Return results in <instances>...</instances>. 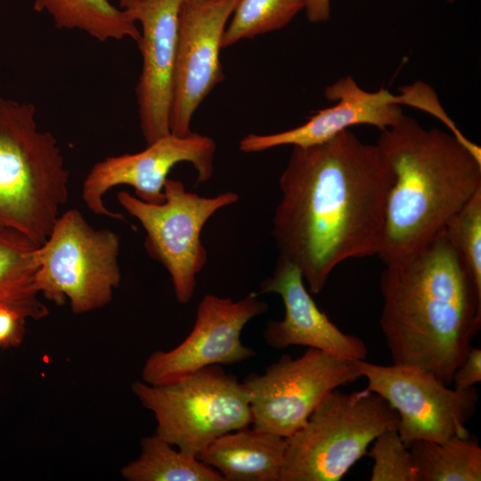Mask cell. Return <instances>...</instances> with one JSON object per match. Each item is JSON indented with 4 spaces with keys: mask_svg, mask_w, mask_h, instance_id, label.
<instances>
[{
    "mask_svg": "<svg viewBox=\"0 0 481 481\" xmlns=\"http://www.w3.org/2000/svg\"><path fill=\"white\" fill-rule=\"evenodd\" d=\"M33 10L46 12L57 29H77L100 42H137L141 36L130 12L109 0H35Z\"/></svg>",
    "mask_w": 481,
    "mask_h": 481,
    "instance_id": "d6986e66",
    "label": "cell"
},
{
    "mask_svg": "<svg viewBox=\"0 0 481 481\" xmlns=\"http://www.w3.org/2000/svg\"><path fill=\"white\" fill-rule=\"evenodd\" d=\"M27 319L6 306H0V347H18L23 341Z\"/></svg>",
    "mask_w": 481,
    "mask_h": 481,
    "instance_id": "d4e9b609",
    "label": "cell"
},
{
    "mask_svg": "<svg viewBox=\"0 0 481 481\" xmlns=\"http://www.w3.org/2000/svg\"><path fill=\"white\" fill-rule=\"evenodd\" d=\"M355 361L308 348L292 358L283 355L263 374L242 380L249 399L252 428L284 438L298 430L330 391L361 378Z\"/></svg>",
    "mask_w": 481,
    "mask_h": 481,
    "instance_id": "9c48e42d",
    "label": "cell"
},
{
    "mask_svg": "<svg viewBox=\"0 0 481 481\" xmlns=\"http://www.w3.org/2000/svg\"><path fill=\"white\" fill-rule=\"evenodd\" d=\"M400 92L398 95L384 88L369 92L351 76L344 77L325 89V96L335 102L333 105L316 111L294 128L268 135L249 134L240 141L239 148L253 153L282 145L306 147L325 143L357 125H370L383 131L404 116L400 104L409 105L410 99L404 88Z\"/></svg>",
    "mask_w": 481,
    "mask_h": 481,
    "instance_id": "9a60e30c",
    "label": "cell"
},
{
    "mask_svg": "<svg viewBox=\"0 0 481 481\" xmlns=\"http://www.w3.org/2000/svg\"><path fill=\"white\" fill-rule=\"evenodd\" d=\"M183 0H139L125 9L141 24L142 70L135 87L140 128L151 144L170 133L179 13Z\"/></svg>",
    "mask_w": 481,
    "mask_h": 481,
    "instance_id": "5bb4252c",
    "label": "cell"
},
{
    "mask_svg": "<svg viewBox=\"0 0 481 481\" xmlns=\"http://www.w3.org/2000/svg\"><path fill=\"white\" fill-rule=\"evenodd\" d=\"M367 388L384 398L398 415L397 432L408 447L419 440L442 443L469 436L478 394L473 387L460 390L416 366L381 365L355 360Z\"/></svg>",
    "mask_w": 481,
    "mask_h": 481,
    "instance_id": "30bf717a",
    "label": "cell"
},
{
    "mask_svg": "<svg viewBox=\"0 0 481 481\" xmlns=\"http://www.w3.org/2000/svg\"><path fill=\"white\" fill-rule=\"evenodd\" d=\"M448 3H453L455 0H446Z\"/></svg>",
    "mask_w": 481,
    "mask_h": 481,
    "instance_id": "f1b7e54d",
    "label": "cell"
},
{
    "mask_svg": "<svg viewBox=\"0 0 481 481\" xmlns=\"http://www.w3.org/2000/svg\"><path fill=\"white\" fill-rule=\"evenodd\" d=\"M257 296L252 292L233 300L205 295L192 331L175 348L154 351L144 363L142 380L161 385L208 366L240 363L254 356L256 352L242 344L240 336L250 320L268 311V305Z\"/></svg>",
    "mask_w": 481,
    "mask_h": 481,
    "instance_id": "7c38bea8",
    "label": "cell"
},
{
    "mask_svg": "<svg viewBox=\"0 0 481 481\" xmlns=\"http://www.w3.org/2000/svg\"><path fill=\"white\" fill-rule=\"evenodd\" d=\"M237 0H183L178 25L170 133L190 134L192 117L224 79L220 51Z\"/></svg>",
    "mask_w": 481,
    "mask_h": 481,
    "instance_id": "4fadbf2b",
    "label": "cell"
},
{
    "mask_svg": "<svg viewBox=\"0 0 481 481\" xmlns=\"http://www.w3.org/2000/svg\"><path fill=\"white\" fill-rule=\"evenodd\" d=\"M119 236L91 226L75 208L57 218L37 247L36 288L57 306L80 314L108 305L121 281Z\"/></svg>",
    "mask_w": 481,
    "mask_h": 481,
    "instance_id": "52a82bcc",
    "label": "cell"
},
{
    "mask_svg": "<svg viewBox=\"0 0 481 481\" xmlns=\"http://www.w3.org/2000/svg\"><path fill=\"white\" fill-rule=\"evenodd\" d=\"M139 0H120L119 1V7L122 8V9H126V8L132 6L133 4H135Z\"/></svg>",
    "mask_w": 481,
    "mask_h": 481,
    "instance_id": "83f0119b",
    "label": "cell"
},
{
    "mask_svg": "<svg viewBox=\"0 0 481 481\" xmlns=\"http://www.w3.org/2000/svg\"><path fill=\"white\" fill-rule=\"evenodd\" d=\"M216 149L214 140L207 135L193 132L186 135L169 133L139 152L110 156L96 162L83 182L82 200L96 215L124 219L123 215L110 210L103 202L110 189L128 185L138 199L148 203H162L167 175L175 165L192 164L199 183L212 178Z\"/></svg>",
    "mask_w": 481,
    "mask_h": 481,
    "instance_id": "8fae6325",
    "label": "cell"
},
{
    "mask_svg": "<svg viewBox=\"0 0 481 481\" xmlns=\"http://www.w3.org/2000/svg\"><path fill=\"white\" fill-rule=\"evenodd\" d=\"M257 293L278 294L284 306L283 318L268 322L263 331L269 346H304L351 361L366 358L364 341L343 332L318 307L295 265L279 257L273 273L259 284Z\"/></svg>",
    "mask_w": 481,
    "mask_h": 481,
    "instance_id": "2e32d148",
    "label": "cell"
},
{
    "mask_svg": "<svg viewBox=\"0 0 481 481\" xmlns=\"http://www.w3.org/2000/svg\"><path fill=\"white\" fill-rule=\"evenodd\" d=\"M444 231L481 290V190L446 223Z\"/></svg>",
    "mask_w": 481,
    "mask_h": 481,
    "instance_id": "603a6c76",
    "label": "cell"
},
{
    "mask_svg": "<svg viewBox=\"0 0 481 481\" xmlns=\"http://www.w3.org/2000/svg\"><path fill=\"white\" fill-rule=\"evenodd\" d=\"M33 103L0 96V229L41 245L69 200V173Z\"/></svg>",
    "mask_w": 481,
    "mask_h": 481,
    "instance_id": "277c9868",
    "label": "cell"
},
{
    "mask_svg": "<svg viewBox=\"0 0 481 481\" xmlns=\"http://www.w3.org/2000/svg\"><path fill=\"white\" fill-rule=\"evenodd\" d=\"M162 203L145 202L128 192L118 193L120 206L138 220L145 231L144 248L170 275L176 300H192L197 275L203 270L208 252L200 235L209 218L221 208L236 203V192L202 197L188 192L178 180L167 178Z\"/></svg>",
    "mask_w": 481,
    "mask_h": 481,
    "instance_id": "ba28073f",
    "label": "cell"
},
{
    "mask_svg": "<svg viewBox=\"0 0 481 481\" xmlns=\"http://www.w3.org/2000/svg\"><path fill=\"white\" fill-rule=\"evenodd\" d=\"M376 144L394 174L378 255L388 264L426 246L481 190V159L451 132L405 115Z\"/></svg>",
    "mask_w": 481,
    "mask_h": 481,
    "instance_id": "3957f363",
    "label": "cell"
},
{
    "mask_svg": "<svg viewBox=\"0 0 481 481\" xmlns=\"http://www.w3.org/2000/svg\"><path fill=\"white\" fill-rule=\"evenodd\" d=\"M285 450L286 438L249 426L219 436L198 458L224 481H280Z\"/></svg>",
    "mask_w": 481,
    "mask_h": 481,
    "instance_id": "e0dca14e",
    "label": "cell"
},
{
    "mask_svg": "<svg viewBox=\"0 0 481 481\" xmlns=\"http://www.w3.org/2000/svg\"><path fill=\"white\" fill-rule=\"evenodd\" d=\"M131 389L153 413L155 434L190 455L198 457L219 436L251 425L245 386L221 365L161 385L135 381Z\"/></svg>",
    "mask_w": 481,
    "mask_h": 481,
    "instance_id": "8992f818",
    "label": "cell"
},
{
    "mask_svg": "<svg viewBox=\"0 0 481 481\" xmlns=\"http://www.w3.org/2000/svg\"><path fill=\"white\" fill-rule=\"evenodd\" d=\"M304 10L309 21H326L330 16V0H304Z\"/></svg>",
    "mask_w": 481,
    "mask_h": 481,
    "instance_id": "4316f807",
    "label": "cell"
},
{
    "mask_svg": "<svg viewBox=\"0 0 481 481\" xmlns=\"http://www.w3.org/2000/svg\"><path fill=\"white\" fill-rule=\"evenodd\" d=\"M304 10V0H237L222 46L280 29Z\"/></svg>",
    "mask_w": 481,
    "mask_h": 481,
    "instance_id": "7402d4cb",
    "label": "cell"
},
{
    "mask_svg": "<svg viewBox=\"0 0 481 481\" xmlns=\"http://www.w3.org/2000/svg\"><path fill=\"white\" fill-rule=\"evenodd\" d=\"M37 247L19 232L0 229V306L35 321L49 314L36 288Z\"/></svg>",
    "mask_w": 481,
    "mask_h": 481,
    "instance_id": "ac0fdd59",
    "label": "cell"
},
{
    "mask_svg": "<svg viewBox=\"0 0 481 481\" xmlns=\"http://www.w3.org/2000/svg\"><path fill=\"white\" fill-rule=\"evenodd\" d=\"M397 424L395 409L369 388H336L286 438L280 481H339L379 435Z\"/></svg>",
    "mask_w": 481,
    "mask_h": 481,
    "instance_id": "5b68a950",
    "label": "cell"
},
{
    "mask_svg": "<svg viewBox=\"0 0 481 481\" xmlns=\"http://www.w3.org/2000/svg\"><path fill=\"white\" fill-rule=\"evenodd\" d=\"M371 445L367 452L373 460L371 481H417L410 450L396 428L382 432Z\"/></svg>",
    "mask_w": 481,
    "mask_h": 481,
    "instance_id": "cb8c5ba5",
    "label": "cell"
},
{
    "mask_svg": "<svg viewBox=\"0 0 481 481\" xmlns=\"http://www.w3.org/2000/svg\"><path fill=\"white\" fill-rule=\"evenodd\" d=\"M417 481H480L481 447L475 436L444 442L419 440L408 446Z\"/></svg>",
    "mask_w": 481,
    "mask_h": 481,
    "instance_id": "44dd1931",
    "label": "cell"
},
{
    "mask_svg": "<svg viewBox=\"0 0 481 481\" xmlns=\"http://www.w3.org/2000/svg\"><path fill=\"white\" fill-rule=\"evenodd\" d=\"M385 265L379 322L392 363L452 384L481 327V290L444 229L420 249Z\"/></svg>",
    "mask_w": 481,
    "mask_h": 481,
    "instance_id": "7a4b0ae2",
    "label": "cell"
},
{
    "mask_svg": "<svg viewBox=\"0 0 481 481\" xmlns=\"http://www.w3.org/2000/svg\"><path fill=\"white\" fill-rule=\"evenodd\" d=\"M394 174L377 144L349 129L293 146L279 180L272 234L279 257L295 265L311 294L337 265L379 255Z\"/></svg>",
    "mask_w": 481,
    "mask_h": 481,
    "instance_id": "6da1fadb",
    "label": "cell"
},
{
    "mask_svg": "<svg viewBox=\"0 0 481 481\" xmlns=\"http://www.w3.org/2000/svg\"><path fill=\"white\" fill-rule=\"evenodd\" d=\"M481 381V349L471 347L456 369L452 383L460 390L469 389Z\"/></svg>",
    "mask_w": 481,
    "mask_h": 481,
    "instance_id": "484cf974",
    "label": "cell"
},
{
    "mask_svg": "<svg viewBox=\"0 0 481 481\" xmlns=\"http://www.w3.org/2000/svg\"><path fill=\"white\" fill-rule=\"evenodd\" d=\"M127 481H224L221 474L157 434L141 441V452L121 469Z\"/></svg>",
    "mask_w": 481,
    "mask_h": 481,
    "instance_id": "ffe728a7",
    "label": "cell"
}]
</instances>
